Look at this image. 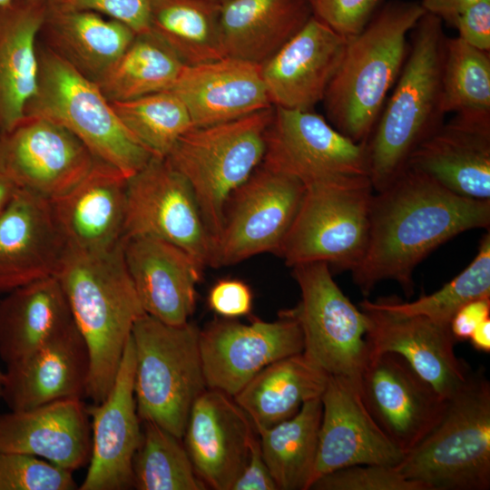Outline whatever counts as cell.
I'll return each mask as SVG.
<instances>
[{
  "instance_id": "6da1fadb",
  "label": "cell",
  "mask_w": 490,
  "mask_h": 490,
  "mask_svg": "<svg viewBox=\"0 0 490 490\" xmlns=\"http://www.w3.org/2000/svg\"><path fill=\"white\" fill-rule=\"evenodd\" d=\"M489 226L490 200L462 197L407 167L373 193L368 245L353 282L367 297L380 281L395 280L410 297L423 260L460 233Z\"/></svg>"
},
{
  "instance_id": "7a4b0ae2",
  "label": "cell",
  "mask_w": 490,
  "mask_h": 490,
  "mask_svg": "<svg viewBox=\"0 0 490 490\" xmlns=\"http://www.w3.org/2000/svg\"><path fill=\"white\" fill-rule=\"evenodd\" d=\"M54 276L89 352L85 397L109 393L135 321L145 313L125 265L122 239L101 251L65 249Z\"/></svg>"
},
{
  "instance_id": "3957f363",
  "label": "cell",
  "mask_w": 490,
  "mask_h": 490,
  "mask_svg": "<svg viewBox=\"0 0 490 490\" xmlns=\"http://www.w3.org/2000/svg\"><path fill=\"white\" fill-rule=\"evenodd\" d=\"M425 13L417 2L389 1L348 37L322 103L328 122L352 141L368 142L406 61L407 34Z\"/></svg>"
},
{
  "instance_id": "277c9868",
  "label": "cell",
  "mask_w": 490,
  "mask_h": 490,
  "mask_svg": "<svg viewBox=\"0 0 490 490\" xmlns=\"http://www.w3.org/2000/svg\"><path fill=\"white\" fill-rule=\"evenodd\" d=\"M411 32L406 61L368 141L374 191L390 184L415 150L443 123V21L425 13Z\"/></svg>"
},
{
  "instance_id": "5b68a950",
  "label": "cell",
  "mask_w": 490,
  "mask_h": 490,
  "mask_svg": "<svg viewBox=\"0 0 490 490\" xmlns=\"http://www.w3.org/2000/svg\"><path fill=\"white\" fill-rule=\"evenodd\" d=\"M396 468L426 490L490 488V383L473 372L438 424Z\"/></svg>"
},
{
  "instance_id": "8992f818",
  "label": "cell",
  "mask_w": 490,
  "mask_h": 490,
  "mask_svg": "<svg viewBox=\"0 0 490 490\" xmlns=\"http://www.w3.org/2000/svg\"><path fill=\"white\" fill-rule=\"evenodd\" d=\"M273 113L274 106L230 122L191 127L165 157L191 187L213 246L229 197L263 161Z\"/></svg>"
},
{
  "instance_id": "52a82bcc",
  "label": "cell",
  "mask_w": 490,
  "mask_h": 490,
  "mask_svg": "<svg viewBox=\"0 0 490 490\" xmlns=\"http://www.w3.org/2000/svg\"><path fill=\"white\" fill-rule=\"evenodd\" d=\"M38 82L24 116L48 119L76 136L96 160L127 178L152 155L125 128L96 83L84 77L39 42Z\"/></svg>"
},
{
  "instance_id": "ba28073f",
  "label": "cell",
  "mask_w": 490,
  "mask_h": 490,
  "mask_svg": "<svg viewBox=\"0 0 490 490\" xmlns=\"http://www.w3.org/2000/svg\"><path fill=\"white\" fill-rule=\"evenodd\" d=\"M199 328L173 326L143 313L134 323V396L141 421L183 437L191 408L206 389Z\"/></svg>"
},
{
  "instance_id": "9c48e42d",
  "label": "cell",
  "mask_w": 490,
  "mask_h": 490,
  "mask_svg": "<svg viewBox=\"0 0 490 490\" xmlns=\"http://www.w3.org/2000/svg\"><path fill=\"white\" fill-rule=\"evenodd\" d=\"M373 193L368 178L305 186L277 255L290 268L325 262L352 271L367 249Z\"/></svg>"
},
{
  "instance_id": "30bf717a",
  "label": "cell",
  "mask_w": 490,
  "mask_h": 490,
  "mask_svg": "<svg viewBox=\"0 0 490 490\" xmlns=\"http://www.w3.org/2000/svg\"><path fill=\"white\" fill-rule=\"evenodd\" d=\"M291 269L300 299L289 311L302 332V353L328 375L358 380L369 356L365 313L343 293L327 263Z\"/></svg>"
},
{
  "instance_id": "8fae6325",
  "label": "cell",
  "mask_w": 490,
  "mask_h": 490,
  "mask_svg": "<svg viewBox=\"0 0 490 490\" xmlns=\"http://www.w3.org/2000/svg\"><path fill=\"white\" fill-rule=\"evenodd\" d=\"M305 191L297 178L260 164L229 197L210 267L277 254Z\"/></svg>"
},
{
  "instance_id": "7c38bea8",
  "label": "cell",
  "mask_w": 490,
  "mask_h": 490,
  "mask_svg": "<svg viewBox=\"0 0 490 490\" xmlns=\"http://www.w3.org/2000/svg\"><path fill=\"white\" fill-rule=\"evenodd\" d=\"M261 164L304 186L369 179L368 142L352 141L313 110L274 107Z\"/></svg>"
},
{
  "instance_id": "4fadbf2b",
  "label": "cell",
  "mask_w": 490,
  "mask_h": 490,
  "mask_svg": "<svg viewBox=\"0 0 490 490\" xmlns=\"http://www.w3.org/2000/svg\"><path fill=\"white\" fill-rule=\"evenodd\" d=\"M131 236L165 240L210 266L213 241L195 195L166 158L152 156L127 180L123 237Z\"/></svg>"
},
{
  "instance_id": "5bb4252c",
  "label": "cell",
  "mask_w": 490,
  "mask_h": 490,
  "mask_svg": "<svg viewBox=\"0 0 490 490\" xmlns=\"http://www.w3.org/2000/svg\"><path fill=\"white\" fill-rule=\"evenodd\" d=\"M199 346L206 387L234 397L270 364L302 353L303 337L287 309L274 321L214 319L200 329Z\"/></svg>"
},
{
  "instance_id": "9a60e30c",
  "label": "cell",
  "mask_w": 490,
  "mask_h": 490,
  "mask_svg": "<svg viewBox=\"0 0 490 490\" xmlns=\"http://www.w3.org/2000/svg\"><path fill=\"white\" fill-rule=\"evenodd\" d=\"M95 161L76 136L43 117L25 115L0 136V172L48 201L71 190Z\"/></svg>"
},
{
  "instance_id": "2e32d148",
  "label": "cell",
  "mask_w": 490,
  "mask_h": 490,
  "mask_svg": "<svg viewBox=\"0 0 490 490\" xmlns=\"http://www.w3.org/2000/svg\"><path fill=\"white\" fill-rule=\"evenodd\" d=\"M358 386L368 413L404 454L438 424L448 403L405 358L392 352L370 355Z\"/></svg>"
},
{
  "instance_id": "e0dca14e",
  "label": "cell",
  "mask_w": 490,
  "mask_h": 490,
  "mask_svg": "<svg viewBox=\"0 0 490 490\" xmlns=\"http://www.w3.org/2000/svg\"><path fill=\"white\" fill-rule=\"evenodd\" d=\"M359 308L368 319L366 340L369 356L398 354L446 399L473 373L455 353L457 340L450 324L425 316L400 314L368 299L359 303Z\"/></svg>"
},
{
  "instance_id": "ac0fdd59",
  "label": "cell",
  "mask_w": 490,
  "mask_h": 490,
  "mask_svg": "<svg viewBox=\"0 0 490 490\" xmlns=\"http://www.w3.org/2000/svg\"><path fill=\"white\" fill-rule=\"evenodd\" d=\"M134 348L130 337L105 398L88 406L91 423L89 467L81 490L132 487V462L142 439L134 396Z\"/></svg>"
},
{
  "instance_id": "d6986e66",
  "label": "cell",
  "mask_w": 490,
  "mask_h": 490,
  "mask_svg": "<svg viewBox=\"0 0 490 490\" xmlns=\"http://www.w3.org/2000/svg\"><path fill=\"white\" fill-rule=\"evenodd\" d=\"M320 399L322 416L312 484L321 475L347 466H397L401 462L405 454L368 413L358 380L328 375Z\"/></svg>"
},
{
  "instance_id": "ffe728a7",
  "label": "cell",
  "mask_w": 490,
  "mask_h": 490,
  "mask_svg": "<svg viewBox=\"0 0 490 490\" xmlns=\"http://www.w3.org/2000/svg\"><path fill=\"white\" fill-rule=\"evenodd\" d=\"M348 43L311 15L304 26L260 65L272 106L313 110L322 102Z\"/></svg>"
},
{
  "instance_id": "44dd1931",
  "label": "cell",
  "mask_w": 490,
  "mask_h": 490,
  "mask_svg": "<svg viewBox=\"0 0 490 490\" xmlns=\"http://www.w3.org/2000/svg\"><path fill=\"white\" fill-rule=\"evenodd\" d=\"M256 430L230 396L205 389L194 401L183 434L197 475L215 490H231L242 472Z\"/></svg>"
},
{
  "instance_id": "7402d4cb",
  "label": "cell",
  "mask_w": 490,
  "mask_h": 490,
  "mask_svg": "<svg viewBox=\"0 0 490 490\" xmlns=\"http://www.w3.org/2000/svg\"><path fill=\"white\" fill-rule=\"evenodd\" d=\"M122 253L144 312L169 325L189 322L203 268L181 248L152 237H123Z\"/></svg>"
},
{
  "instance_id": "603a6c76",
  "label": "cell",
  "mask_w": 490,
  "mask_h": 490,
  "mask_svg": "<svg viewBox=\"0 0 490 490\" xmlns=\"http://www.w3.org/2000/svg\"><path fill=\"white\" fill-rule=\"evenodd\" d=\"M89 374L88 348L74 323L28 356L6 365L1 398L15 411L83 398Z\"/></svg>"
},
{
  "instance_id": "cb8c5ba5",
  "label": "cell",
  "mask_w": 490,
  "mask_h": 490,
  "mask_svg": "<svg viewBox=\"0 0 490 490\" xmlns=\"http://www.w3.org/2000/svg\"><path fill=\"white\" fill-rule=\"evenodd\" d=\"M65 249L51 201L19 189L0 214V295L54 276Z\"/></svg>"
},
{
  "instance_id": "d4e9b609",
  "label": "cell",
  "mask_w": 490,
  "mask_h": 490,
  "mask_svg": "<svg viewBox=\"0 0 490 490\" xmlns=\"http://www.w3.org/2000/svg\"><path fill=\"white\" fill-rule=\"evenodd\" d=\"M127 180L113 166L96 160L78 183L50 201L66 249L101 251L121 242Z\"/></svg>"
},
{
  "instance_id": "484cf974",
  "label": "cell",
  "mask_w": 490,
  "mask_h": 490,
  "mask_svg": "<svg viewBox=\"0 0 490 490\" xmlns=\"http://www.w3.org/2000/svg\"><path fill=\"white\" fill-rule=\"evenodd\" d=\"M170 91L186 106L192 127L226 122L273 107L260 65L230 56L184 65Z\"/></svg>"
},
{
  "instance_id": "4316f807",
  "label": "cell",
  "mask_w": 490,
  "mask_h": 490,
  "mask_svg": "<svg viewBox=\"0 0 490 490\" xmlns=\"http://www.w3.org/2000/svg\"><path fill=\"white\" fill-rule=\"evenodd\" d=\"M407 167L462 197L490 200V116L455 114L415 150Z\"/></svg>"
},
{
  "instance_id": "83f0119b",
  "label": "cell",
  "mask_w": 490,
  "mask_h": 490,
  "mask_svg": "<svg viewBox=\"0 0 490 490\" xmlns=\"http://www.w3.org/2000/svg\"><path fill=\"white\" fill-rule=\"evenodd\" d=\"M0 452L44 458L69 471L89 462L91 423L83 398L0 413Z\"/></svg>"
},
{
  "instance_id": "f1b7e54d",
  "label": "cell",
  "mask_w": 490,
  "mask_h": 490,
  "mask_svg": "<svg viewBox=\"0 0 490 490\" xmlns=\"http://www.w3.org/2000/svg\"><path fill=\"white\" fill-rule=\"evenodd\" d=\"M136 35L117 20L91 11L61 9L47 2L38 42L97 83Z\"/></svg>"
},
{
  "instance_id": "f546056e",
  "label": "cell",
  "mask_w": 490,
  "mask_h": 490,
  "mask_svg": "<svg viewBox=\"0 0 490 490\" xmlns=\"http://www.w3.org/2000/svg\"><path fill=\"white\" fill-rule=\"evenodd\" d=\"M46 5L14 0L0 12V136L24 117L36 91L38 36Z\"/></svg>"
},
{
  "instance_id": "4dcf8cb0",
  "label": "cell",
  "mask_w": 490,
  "mask_h": 490,
  "mask_svg": "<svg viewBox=\"0 0 490 490\" xmlns=\"http://www.w3.org/2000/svg\"><path fill=\"white\" fill-rule=\"evenodd\" d=\"M311 15L308 0H224L220 9L224 54L261 65Z\"/></svg>"
},
{
  "instance_id": "1f68e13d",
  "label": "cell",
  "mask_w": 490,
  "mask_h": 490,
  "mask_svg": "<svg viewBox=\"0 0 490 490\" xmlns=\"http://www.w3.org/2000/svg\"><path fill=\"white\" fill-rule=\"evenodd\" d=\"M74 323L54 275L19 287L0 299V358L19 360Z\"/></svg>"
},
{
  "instance_id": "d6a6232c",
  "label": "cell",
  "mask_w": 490,
  "mask_h": 490,
  "mask_svg": "<svg viewBox=\"0 0 490 490\" xmlns=\"http://www.w3.org/2000/svg\"><path fill=\"white\" fill-rule=\"evenodd\" d=\"M328 378L299 353L264 368L232 397L257 432L290 418L305 402L320 397Z\"/></svg>"
},
{
  "instance_id": "836d02e7",
  "label": "cell",
  "mask_w": 490,
  "mask_h": 490,
  "mask_svg": "<svg viewBox=\"0 0 490 490\" xmlns=\"http://www.w3.org/2000/svg\"><path fill=\"white\" fill-rule=\"evenodd\" d=\"M220 9L215 0H152L149 33L185 65L218 60Z\"/></svg>"
},
{
  "instance_id": "e575fe53",
  "label": "cell",
  "mask_w": 490,
  "mask_h": 490,
  "mask_svg": "<svg viewBox=\"0 0 490 490\" xmlns=\"http://www.w3.org/2000/svg\"><path fill=\"white\" fill-rule=\"evenodd\" d=\"M322 416L320 397L271 427L257 431L262 456L279 490H308L312 485Z\"/></svg>"
},
{
  "instance_id": "d590c367",
  "label": "cell",
  "mask_w": 490,
  "mask_h": 490,
  "mask_svg": "<svg viewBox=\"0 0 490 490\" xmlns=\"http://www.w3.org/2000/svg\"><path fill=\"white\" fill-rule=\"evenodd\" d=\"M184 65L150 33L137 34L96 83L109 102L127 101L171 90Z\"/></svg>"
},
{
  "instance_id": "8d00e7d4",
  "label": "cell",
  "mask_w": 490,
  "mask_h": 490,
  "mask_svg": "<svg viewBox=\"0 0 490 490\" xmlns=\"http://www.w3.org/2000/svg\"><path fill=\"white\" fill-rule=\"evenodd\" d=\"M142 439L132 462L138 490H204L181 438L151 421H142Z\"/></svg>"
},
{
  "instance_id": "74e56055",
  "label": "cell",
  "mask_w": 490,
  "mask_h": 490,
  "mask_svg": "<svg viewBox=\"0 0 490 490\" xmlns=\"http://www.w3.org/2000/svg\"><path fill=\"white\" fill-rule=\"evenodd\" d=\"M443 113L490 116V55L457 36L446 39L441 77Z\"/></svg>"
},
{
  "instance_id": "f35d334b",
  "label": "cell",
  "mask_w": 490,
  "mask_h": 490,
  "mask_svg": "<svg viewBox=\"0 0 490 490\" xmlns=\"http://www.w3.org/2000/svg\"><path fill=\"white\" fill-rule=\"evenodd\" d=\"M111 104L125 128L153 157L165 158L192 127L186 106L170 90Z\"/></svg>"
},
{
  "instance_id": "ab89813d",
  "label": "cell",
  "mask_w": 490,
  "mask_h": 490,
  "mask_svg": "<svg viewBox=\"0 0 490 490\" xmlns=\"http://www.w3.org/2000/svg\"><path fill=\"white\" fill-rule=\"evenodd\" d=\"M481 298H490L489 230L482 236L477 252L466 268L434 293L423 295L414 301L406 302L395 296L375 301L400 314L425 316L450 324L463 305Z\"/></svg>"
},
{
  "instance_id": "60d3db41",
  "label": "cell",
  "mask_w": 490,
  "mask_h": 490,
  "mask_svg": "<svg viewBox=\"0 0 490 490\" xmlns=\"http://www.w3.org/2000/svg\"><path fill=\"white\" fill-rule=\"evenodd\" d=\"M72 473L35 456L0 452V490L78 489Z\"/></svg>"
},
{
  "instance_id": "b9f144b4",
  "label": "cell",
  "mask_w": 490,
  "mask_h": 490,
  "mask_svg": "<svg viewBox=\"0 0 490 490\" xmlns=\"http://www.w3.org/2000/svg\"><path fill=\"white\" fill-rule=\"evenodd\" d=\"M314 490H426L416 481L406 478L396 466L356 465L343 467L318 477Z\"/></svg>"
},
{
  "instance_id": "7bdbcfd3",
  "label": "cell",
  "mask_w": 490,
  "mask_h": 490,
  "mask_svg": "<svg viewBox=\"0 0 490 490\" xmlns=\"http://www.w3.org/2000/svg\"><path fill=\"white\" fill-rule=\"evenodd\" d=\"M308 1L313 16L338 34L350 37L368 24L385 0Z\"/></svg>"
},
{
  "instance_id": "ee69618b",
  "label": "cell",
  "mask_w": 490,
  "mask_h": 490,
  "mask_svg": "<svg viewBox=\"0 0 490 490\" xmlns=\"http://www.w3.org/2000/svg\"><path fill=\"white\" fill-rule=\"evenodd\" d=\"M61 9L91 11L117 20L136 34L149 33L152 0H48Z\"/></svg>"
},
{
  "instance_id": "f6af8a7d",
  "label": "cell",
  "mask_w": 490,
  "mask_h": 490,
  "mask_svg": "<svg viewBox=\"0 0 490 490\" xmlns=\"http://www.w3.org/2000/svg\"><path fill=\"white\" fill-rule=\"evenodd\" d=\"M208 305L221 318H237L250 313L253 294L244 281L237 279H222L211 288Z\"/></svg>"
},
{
  "instance_id": "bcb514c9",
  "label": "cell",
  "mask_w": 490,
  "mask_h": 490,
  "mask_svg": "<svg viewBox=\"0 0 490 490\" xmlns=\"http://www.w3.org/2000/svg\"><path fill=\"white\" fill-rule=\"evenodd\" d=\"M458 38L481 51H490V0H478L460 13L450 24Z\"/></svg>"
},
{
  "instance_id": "7dc6e473",
  "label": "cell",
  "mask_w": 490,
  "mask_h": 490,
  "mask_svg": "<svg viewBox=\"0 0 490 490\" xmlns=\"http://www.w3.org/2000/svg\"><path fill=\"white\" fill-rule=\"evenodd\" d=\"M231 490H279L262 456L256 435L250 444L247 463Z\"/></svg>"
},
{
  "instance_id": "c3c4849f",
  "label": "cell",
  "mask_w": 490,
  "mask_h": 490,
  "mask_svg": "<svg viewBox=\"0 0 490 490\" xmlns=\"http://www.w3.org/2000/svg\"><path fill=\"white\" fill-rule=\"evenodd\" d=\"M490 298H481L463 305L450 321L451 331L457 341L468 339L475 328L489 318Z\"/></svg>"
},
{
  "instance_id": "681fc988",
  "label": "cell",
  "mask_w": 490,
  "mask_h": 490,
  "mask_svg": "<svg viewBox=\"0 0 490 490\" xmlns=\"http://www.w3.org/2000/svg\"><path fill=\"white\" fill-rule=\"evenodd\" d=\"M478 0H421L420 5L427 14L451 24L454 19Z\"/></svg>"
},
{
  "instance_id": "f907efd6",
  "label": "cell",
  "mask_w": 490,
  "mask_h": 490,
  "mask_svg": "<svg viewBox=\"0 0 490 490\" xmlns=\"http://www.w3.org/2000/svg\"><path fill=\"white\" fill-rule=\"evenodd\" d=\"M476 350L490 351V318L481 322L468 338Z\"/></svg>"
},
{
  "instance_id": "816d5d0a",
  "label": "cell",
  "mask_w": 490,
  "mask_h": 490,
  "mask_svg": "<svg viewBox=\"0 0 490 490\" xmlns=\"http://www.w3.org/2000/svg\"><path fill=\"white\" fill-rule=\"evenodd\" d=\"M19 188L5 174L0 172V214L7 208Z\"/></svg>"
},
{
  "instance_id": "f5cc1de1",
  "label": "cell",
  "mask_w": 490,
  "mask_h": 490,
  "mask_svg": "<svg viewBox=\"0 0 490 490\" xmlns=\"http://www.w3.org/2000/svg\"><path fill=\"white\" fill-rule=\"evenodd\" d=\"M14 0H0V12L8 6Z\"/></svg>"
},
{
  "instance_id": "db71d44e",
  "label": "cell",
  "mask_w": 490,
  "mask_h": 490,
  "mask_svg": "<svg viewBox=\"0 0 490 490\" xmlns=\"http://www.w3.org/2000/svg\"><path fill=\"white\" fill-rule=\"evenodd\" d=\"M3 383H4V371L0 368V398H1V394H2Z\"/></svg>"
},
{
  "instance_id": "11a10c76",
  "label": "cell",
  "mask_w": 490,
  "mask_h": 490,
  "mask_svg": "<svg viewBox=\"0 0 490 490\" xmlns=\"http://www.w3.org/2000/svg\"><path fill=\"white\" fill-rule=\"evenodd\" d=\"M215 1H218V2H220V3H221V2L224 1V0H215Z\"/></svg>"
},
{
  "instance_id": "9f6ffc18",
  "label": "cell",
  "mask_w": 490,
  "mask_h": 490,
  "mask_svg": "<svg viewBox=\"0 0 490 490\" xmlns=\"http://www.w3.org/2000/svg\"><path fill=\"white\" fill-rule=\"evenodd\" d=\"M37 1H48V0H37Z\"/></svg>"
}]
</instances>
